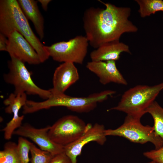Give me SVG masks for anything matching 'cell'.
<instances>
[{
    "mask_svg": "<svg viewBox=\"0 0 163 163\" xmlns=\"http://www.w3.org/2000/svg\"><path fill=\"white\" fill-rule=\"evenodd\" d=\"M78 70L74 63L63 62L56 69L53 78V87L50 89L53 94L64 93L71 85L79 79Z\"/></svg>",
    "mask_w": 163,
    "mask_h": 163,
    "instance_id": "14",
    "label": "cell"
},
{
    "mask_svg": "<svg viewBox=\"0 0 163 163\" xmlns=\"http://www.w3.org/2000/svg\"><path fill=\"white\" fill-rule=\"evenodd\" d=\"M115 93L113 91L107 90L93 93L84 97H73L65 93L52 94L49 98L45 101L36 102L34 107L37 111L53 107L61 106L78 113H88L94 110L98 103L106 100Z\"/></svg>",
    "mask_w": 163,
    "mask_h": 163,
    "instance_id": "4",
    "label": "cell"
},
{
    "mask_svg": "<svg viewBox=\"0 0 163 163\" xmlns=\"http://www.w3.org/2000/svg\"><path fill=\"white\" fill-rule=\"evenodd\" d=\"M146 112L149 113L152 117L154 130L163 139V108L155 101L147 109Z\"/></svg>",
    "mask_w": 163,
    "mask_h": 163,
    "instance_id": "17",
    "label": "cell"
},
{
    "mask_svg": "<svg viewBox=\"0 0 163 163\" xmlns=\"http://www.w3.org/2000/svg\"><path fill=\"white\" fill-rule=\"evenodd\" d=\"M50 163H71V162L69 158L63 152L53 156Z\"/></svg>",
    "mask_w": 163,
    "mask_h": 163,
    "instance_id": "23",
    "label": "cell"
},
{
    "mask_svg": "<svg viewBox=\"0 0 163 163\" xmlns=\"http://www.w3.org/2000/svg\"><path fill=\"white\" fill-rule=\"evenodd\" d=\"M123 52L131 53L128 46L119 40L114 41L105 43L93 50L90 57L94 61H116Z\"/></svg>",
    "mask_w": 163,
    "mask_h": 163,
    "instance_id": "15",
    "label": "cell"
},
{
    "mask_svg": "<svg viewBox=\"0 0 163 163\" xmlns=\"http://www.w3.org/2000/svg\"><path fill=\"white\" fill-rule=\"evenodd\" d=\"M8 43V38L0 33V50L6 51Z\"/></svg>",
    "mask_w": 163,
    "mask_h": 163,
    "instance_id": "24",
    "label": "cell"
},
{
    "mask_svg": "<svg viewBox=\"0 0 163 163\" xmlns=\"http://www.w3.org/2000/svg\"><path fill=\"white\" fill-rule=\"evenodd\" d=\"M0 163H21L17 144L10 141L5 144L0 151Z\"/></svg>",
    "mask_w": 163,
    "mask_h": 163,
    "instance_id": "18",
    "label": "cell"
},
{
    "mask_svg": "<svg viewBox=\"0 0 163 163\" xmlns=\"http://www.w3.org/2000/svg\"><path fill=\"white\" fill-rule=\"evenodd\" d=\"M139 5L138 12L142 18L154 14L158 11H163V1L162 0H136Z\"/></svg>",
    "mask_w": 163,
    "mask_h": 163,
    "instance_id": "19",
    "label": "cell"
},
{
    "mask_svg": "<svg viewBox=\"0 0 163 163\" xmlns=\"http://www.w3.org/2000/svg\"><path fill=\"white\" fill-rule=\"evenodd\" d=\"M88 44L85 36L78 35L68 41L45 46V49L55 61L82 64L87 54Z\"/></svg>",
    "mask_w": 163,
    "mask_h": 163,
    "instance_id": "8",
    "label": "cell"
},
{
    "mask_svg": "<svg viewBox=\"0 0 163 163\" xmlns=\"http://www.w3.org/2000/svg\"><path fill=\"white\" fill-rule=\"evenodd\" d=\"M86 68L99 78L100 82L106 85L110 83L127 85V82L117 68L116 61H92L88 62Z\"/></svg>",
    "mask_w": 163,
    "mask_h": 163,
    "instance_id": "13",
    "label": "cell"
},
{
    "mask_svg": "<svg viewBox=\"0 0 163 163\" xmlns=\"http://www.w3.org/2000/svg\"></svg>",
    "mask_w": 163,
    "mask_h": 163,
    "instance_id": "27",
    "label": "cell"
},
{
    "mask_svg": "<svg viewBox=\"0 0 163 163\" xmlns=\"http://www.w3.org/2000/svg\"><path fill=\"white\" fill-rule=\"evenodd\" d=\"M104 126L98 123L92 124L85 133L72 143L64 147V152L71 163H77V158L81 153L85 145L91 142L103 145L107 140Z\"/></svg>",
    "mask_w": 163,
    "mask_h": 163,
    "instance_id": "11",
    "label": "cell"
},
{
    "mask_svg": "<svg viewBox=\"0 0 163 163\" xmlns=\"http://www.w3.org/2000/svg\"><path fill=\"white\" fill-rule=\"evenodd\" d=\"M51 0H38L37 1L39 2L43 10L46 11L47 10L48 6L49 3L51 2Z\"/></svg>",
    "mask_w": 163,
    "mask_h": 163,
    "instance_id": "25",
    "label": "cell"
},
{
    "mask_svg": "<svg viewBox=\"0 0 163 163\" xmlns=\"http://www.w3.org/2000/svg\"><path fill=\"white\" fill-rule=\"evenodd\" d=\"M143 155L152 161L158 163H163V146L157 149L144 152Z\"/></svg>",
    "mask_w": 163,
    "mask_h": 163,
    "instance_id": "22",
    "label": "cell"
},
{
    "mask_svg": "<svg viewBox=\"0 0 163 163\" xmlns=\"http://www.w3.org/2000/svg\"><path fill=\"white\" fill-rule=\"evenodd\" d=\"M98 1L105 8H89L84 11L82 18L85 36L92 47L96 49L105 43L119 40L124 33L138 31L129 19L130 8Z\"/></svg>",
    "mask_w": 163,
    "mask_h": 163,
    "instance_id": "1",
    "label": "cell"
},
{
    "mask_svg": "<svg viewBox=\"0 0 163 163\" xmlns=\"http://www.w3.org/2000/svg\"><path fill=\"white\" fill-rule=\"evenodd\" d=\"M31 163H50L53 157L50 153L39 149L30 142V152Z\"/></svg>",
    "mask_w": 163,
    "mask_h": 163,
    "instance_id": "20",
    "label": "cell"
},
{
    "mask_svg": "<svg viewBox=\"0 0 163 163\" xmlns=\"http://www.w3.org/2000/svg\"><path fill=\"white\" fill-rule=\"evenodd\" d=\"M21 34L38 54L41 63L50 57L45 46L35 35L17 0L0 1V33L8 37L13 31Z\"/></svg>",
    "mask_w": 163,
    "mask_h": 163,
    "instance_id": "2",
    "label": "cell"
},
{
    "mask_svg": "<svg viewBox=\"0 0 163 163\" xmlns=\"http://www.w3.org/2000/svg\"><path fill=\"white\" fill-rule=\"evenodd\" d=\"M141 118L127 115L122 125L115 129H105V134L106 136L122 137L135 143L144 144L150 142L155 149L162 146L163 139L155 133L153 126L142 125Z\"/></svg>",
    "mask_w": 163,
    "mask_h": 163,
    "instance_id": "5",
    "label": "cell"
},
{
    "mask_svg": "<svg viewBox=\"0 0 163 163\" xmlns=\"http://www.w3.org/2000/svg\"><path fill=\"white\" fill-rule=\"evenodd\" d=\"M147 163H158L154 161H151L148 162Z\"/></svg>",
    "mask_w": 163,
    "mask_h": 163,
    "instance_id": "26",
    "label": "cell"
},
{
    "mask_svg": "<svg viewBox=\"0 0 163 163\" xmlns=\"http://www.w3.org/2000/svg\"><path fill=\"white\" fill-rule=\"evenodd\" d=\"M8 65L9 72L4 74L3 78L6 83L14 86L15 94L24 93L29 95H37L45 100L51 96L52 94L50 89H42L34 83L25 63L11 58Z\"/></svg>",
    "mask_w": 163,
    "mask_h": 163,
    "instance_id": "6",
    "label": "cell"
},
{
    "mask_svg": "<svg viewBox=\"0 0 163 163\" xmlns=\"http://www.w3.org/2000/svg\"><path fill=\"white\" fill-rule=\"evenodd\" d=\"M26 94L24 93L18 94L11 93L4 101V104L6 106L5 112L13 114L12 118L1 130L4 132V138L6 140L11 139L14 132L22 125L24 116H20L19 113L21 108L26 104L27 100Z\"/></svg>",
    "mask_w": 163,
    "mask_h": 163,
    "instance_id": "12",
    "label": "cell"
},
{
    "mask_svg": "<svg viewBox=\"0 0 163 163\" xmlns=\"http://www.w3.org/2000/svg\"><path fill=\"white\" fill-rule=\"evenodd\" d=\"M7 38L6 51L11 58L16 59L30 65H36L41 63L34 49L18 31H13Z\"/></svg>",
    "mask_w": 163,
    "mask_h": 163,
    "instance_id": "10",
    "label": "cell"
},
{
    "mask_svg": "<svg viewBox=\"0 0 163 163\" xmlns=\"http://www.w3.org/2000/svg\"><path fill=\"white\" fill-rule=\"evenodd\" d=\"M24 15L33 24L40 40L44 37V20L37 4V1L18 0Z\"/></svg>",
    "mask_w": 163,
    "mask_h": 163,
    "instance_id": "16",
    "label": "cell"
},
{
    "mask_svg": "<svg viewBox=\"0 0 163 163\" xmlns=\"http://www.w3.org/2000/svg\"><path fill=\"white\" fill-rule=\"evenodd\" d=\"M50 126L40 129L28 123L22 125L13 133V135L27 138L37 145L41 149L50 153L53 155L64 152V147L54 142L50 137Z\"/></svg>",
    "mask_w": 163,
    "mask_h": 163,
    "instance_id": "9",
    "label": "cell"
},
{
    "mask_svg": "<svg viewBox=\"0 0 163 163\" xmlns=\"http://www.w3.org/2000/svg\"><path fill=\"white\" fill-rule=\"evenodd\" d=\"M163 89V82L153 86L137 85L125 91L117 105L108 110H117L141 118Z\"/></svg>",
    "mask_w": 163,
    "mask_h": 163,
    "instance_id": "3",
    "label": "cell"
},
{
    "mask_svg": "<svg viewBox=\"0 0 163 163\" xmlns=\"http://www.w3.org/2000/svg\"><path fill=\"white\" fill-rule=\"evenodd\" d=\"M91 125L86 124L77 116L67 115L60 118L50 126L48 134L54 142L64 147L78 139Z\"/></svg>",
    "mask_w": 163,
    "mask_h": 163,
    "instance_id": "7",
    "label": "cell"
},
{
    "mask_svg": "<svg viewBox=\"0 0 163 163\" xmlns=\"http://www.w3.org/2000/svg\"><path fill=\"white\" fill-rule=\"evenodd\" d=\"M30 142L24 138L20 136L17 143L18 150L21 163H29Z\"/></svg>",
    "mask_w": 163,
    "mask_h": 163,
    "instance_id": "21",
    "label": "cell"
}]
</instances>
